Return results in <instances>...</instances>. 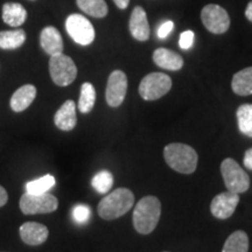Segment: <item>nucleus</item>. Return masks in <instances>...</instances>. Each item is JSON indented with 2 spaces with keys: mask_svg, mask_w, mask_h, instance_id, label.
Wrapping results in <instances>:
<instances>
[{
  "mask_svg": "<svg viewBox=\"0 0 252 252\" xmlns=\"http://www.w3.org/2000/svg\"><path fill=\"white\" fill-rule=\"evenodd\" d=\"M161 216V203L156 196H145L133 210L134 229L141 235H149L156 229Z\"/></svg>",
  "mask_w": 252,
  "mask_h": 252,
  "instance_id": "nucleus-1",
  "label": "nucleus"
},
{
  "mask_svg": "<svg viewBox=\"0 0 252 252\" xmlns=\"http://www.w3.org/2000/svg\"><path fill=\"white\" fill-rule=\"evenodd\" d=\"M134 195L130 189L118 188L106 195L98 204V215L103 220L119 219L133 207Z\"/></svg>",
  "mask_w": 252,
  "mask_h": 252,
  "instance_id": "nucleus-2",
  "label": "nucleus"
},
{
  "mask_svg": "<svg viewBox=\"0 0 252 252\" xmlns=\"http://www.w3.org/2000/svg\"><path fill=\"white\" fill-rule=\"evenodd\" d=\"M163 157L167 165L181 174H191L197 167V153L189 145L181 143L167 145L163 150Z\"/></svg>",
  "mask_w": 252,
  "mask_h": 252,
  "instance_id": "nucleus-3",
  "label": "nucleus"
},
{
  "mask_svg": "<svg viewBox=\"0 0 252 252\" xmlns=\"http://www.w3.org/2000/svg\"><path fill=\"white\" fill-rule=\"evenodd\" d=\"M224 185L229 191L236 194L245 193L250 187V179L245 171L231 158L224 159L220 163Z\"/></svg>",
  "mask_w": 252,
  "mask_h": 252,
  "instance_id": "nucleus-4",
  "label": "nucleus"
},
{
  "mask_svg": "<svg viewBox=\"0 0 252 252\" xmlns=\"http://www.w3.org/2000/svg\"><path fill=\"white\" fill-rule=\"evenodd\" d=\"M50 77L56 86L67 87L77 76V67L75 62L63 53L50 56L49 60Z\"/></svg>",
  "mask_w": 252,
  "mask_h": 252,
  "instance_id": "nucleus-5",
  "label": "nucleus"
},
{
  "mask_svg": "<svg viewBox=\"0 0 252 252\" xmlns=\"http://www.w3.org/2000/svg\"><path fill=\"white\" fill-rule=\"evenodd\" d=\"M172 88V80L162 72H151L139 84V94L145 100H157L168 93Z\"/></svg>",
  "mask_w": 252,
  "mask_h": 252,
  "instance_id": "nucleus-6",
  "label": "nucleus"
},
{
  "mask_svg": "<svg viewBox=\"0 0 252 252\" xmlns=\"http://www.w3.org/2000/svg\"><path fill=\"white\" fill-rule=\"evenodd\" d=\"M59 207V201L54 195L49 193L30 194L25 193L20 198V209L25 215L35 214H49L55 212Z\"/></svg>",
  "mask_w": 252,
  "mask_h": 252,
  "instance_id": "nucleus-7",
  "label": "nucleus"
},
{
  "mask_svg": "<svg viewBox=\"0 0 252 252\" xmlns=\"http://www.w3.org/2000/svg\"><path fill=\"white\" fill-rule=\"evenodd\" d=\"M65 30L75 42L81 46H89L94 40V28L86 17L71 14L65 20Z\"/></svg>",
  "mask_w": 252,
  "mask_h": 252,
  "instance_id": "nucleus-8",
  "label": "nucleus"
},
{
  "mask_svg": "<svg viewBox=\"0 0 252 252\" xmlns=\"http://www.w3.org/2000/svg\"><path fill=\"white\" fill-rule=\"evenodd\" d=\"M201 19L204 27L210 33L223 34L229 30L230 18L228 12L219 5H207L201 12Z\"/></svg>",
  "mask_w": 252,
  "mask_h": 252,
  "instance_id": "nucleus-9",
  "label": "nucleus"
},
{
  "mask_svg": "<svg viewBox=\"0 0 252 252\" xmlns=\"http://www.w3.org/2000/svg\"><path fill=\"white\" fill-rule=\"evenodd\" d=\"M127 91V77L122 70H115L109 76L106 86V102L111 108H118L124 102Z\"/></svg>",
  "mask_w": 252,
  "mask_h": 252,
  "instance_id": "nucleus-10",
  "label": "nucleus"
},
{
  "mask_svg": "<svg viewBox=\"0 0 252 252\" xmlns=\"http://www.w3.org/2000/svg\"><path fill=\"white\" fill-rule=\"evenodd\" d=\"M239 203V194L226 190L216 195L210 204V210L216 219L226 220L231 217Z\"/></svg>",
  "mask_w": 252,
  "mask_h": 252,
  "instance_id": "nucleus-11",
  "label": "nucleus"
},
{
  "mask_svg": "<svg viewBox=\"0 0 252 252\" xmlns=\"http://www.w3.org/2000/svg\"><path fill=\"white\" fill-rule=\"evenodd\" d=\"M19 232H20V237L23 239L24 243L32 245V247L45 243L49 235L48 228L46 225L36 222L24 223L20 226Z\"/></svg>",
  "mask_w": 252,
  "mask_h": 252,
  "instance_id": "nucleus-12",
  "label": "nucleus"
},
{
  "mask_svg": "<svg viewBox=\"0 0 252 252\" xmlns=\"http://www.w3.org/2000/svg\"><path fill=\"white\" fill-rule=\"evenodd\" d=\"M54 123L56 127L62 131L74 130L77 123L76 117V104L74 100H65L62 106L56 111L54 116Z\"/></svg>",
  "mask_w": 252,
  "mask_h": 252,
  "instance_id": "nucleus-13",
  "label": "nucleus"
},
{
  "mask_svg": "<svg viewBox=\"0 0 252 252\" xmlns=\"http://www.w3.org/2000/svg\"><path fill=\"white\" fill-rule=\"evenodd\" d=\"M131 35L138 41H146L150 37V25L147 21L146 12L143 7H134L130 19Z\"/></svg>",
  "mask_w": 252,
  "mask_h": 252,
  "instance_id": "nucleus-14",
  "label": "nucleus"
},
{
  "mask_svg": "<svg viewBox=\"0 0 252 252\" xmlns=\"http://www.w3.org/2000/svg\"><path fill=\"white\" fill-rule=\"evenodd\" d=\"M40 45L47 54L53 56L63 53V40L55 27H45L40 34Z\"/></svg>",
  "mask_w": 252,
  "mask_h": 252,
  "instance_id": "nucleus-15",
  "label": "nucleus"
},
{
  "mask_svg": "<svg viewBox=\"0 0 252 252\" xmlns=\"http://www.w3.org/2000/svg\"><path fill=\"white\" fill-rule=\"evenodd\" d=\"M153 61L158 67L166 70H180L184 67V59L178 53L166 48H158L153 53Z\"/></svg>",
  "mask_w": 252,
  "mask_h": 252,
  "instance_id": "nucleus-16",
  "label": "nucleus"
},
{
  "mask_svg": "<svg viewBox=\"0 0 252 252\" xmlns=\"http://www.w3.org/2000/svg\"><path fill=\"white\" fill-rule=\"evenodd\" d=\"M35 97L36 88L32 84H25L13 94L9 105L14 112H23L33 103Z\"/></svg>",
  "mask_w": 252,
  "mask_h": 252,
  "instance_id": "nucleus-17",
  "label": "nucleus"
},
{
  "mask_svg": "<svg viewBox=\"0 0 252 252\" xmlns=\"http://www.w3.org/2000/svg\"><path fill=\"white\" fill-rule=\"evenodd\" d=\"M27 19V12L18 2H7L2 6V20L12 27L21 26Z\"/></svg>",
  "mask_w": 252,
  "mask_h": 252,
  "instance_id": "nucleus-18",
  "label": "nucleus"
},
{
  "mask_svg": "<svg viewBox=\"0 0 252 252\" xmlns=\"http://www.w3.org/2000/svg\"><path fill=\"white\" fill-rule=\"evenodd\" d=\"M232 91L238 96H250L252 94V67L244 68L236 72L231 82Z\"/></svg>",
  "mask_w": 252,
  "mask_h": 252,
  "instance_id": "nucleus-19",
  "label": "nucleus"
},
{
  "mask_svg": "<svg viewBox=\"0 0 252 252\" xmlns=\"http://www.w3.org/2000/svg\"><path fill=\"white\" fill-rule=\"evenodd\" d=\"M249 237L247 232L237 230L229 236L223 245L222 252H248Z\"/></svg>",
  "mask_w": 252,
  "mask_h": 252,
  "instance_id": "nucleus-20",
  "label": "nucleus"
},
{
  "mask_svg": "<svg viewBox=\"0 0 252 252\" xmlns=\"http://www.w3.org/2000/svg\"><path fill=\"white\" fill-rule=\"evenodd\" d=\"M26 41V33L24 30L0 32V48L17 49Z\"/></svg>",
  "mask_w": 252,
  "mask_h": 252,
  "instance_id": "nucleus-21",
  "label": "nucleus"
},
{
  "mask_svg": "<svg viewBox=\"0 0 252 252\" xmlns=\"http://www.w3.org/2000/svg\"><path fill=\"white\" fill-rule=\"evenodd\" d=\"M77 6L84 13L94 18H104L108 14L105 0H76Z\"/></svg>",
  "mask_w": 252,
  "mask_h": 252,
  "instance_id": "nucleus-22",
  "label": "nucleus"
},
{
  "mask_svg": "<svg viewBox=\"0 0 252 252\" xmlns=\"http://www.w3.org/2000/svg\"><path fill=\"white\" fill-rule=\"evenodd\" d=\"M96 102V90L89 82L82 84L80 100H78V110L82 113H89L94 109Z\"/></svg>",
  "mask_w": 252,
  "mask_h": 252,
  "instance_id": "nucleus-23",
  "label": "nucleus"
},
{
  "mask_svg": "<svg viewBox=\"0 0 252 252\" xmlns=\"http://www.w3.org/2000/svg\"><path fill=\"white\" fill-rule=\"evenodd\" d=\"M238 128L247 137L252 138V104H243L237 109Z\"/></svg>",
  "mask_w": 252,
  "mask_h": 252,
  "instance_id": "nucleus-24",
  "label": "nucleus"
},
{
  "mask_svg": "<svg viewBox=\"0 0 252 252\" xmlns=\"http://www.w3.org/2000/svg\"><path fill=\"white\" fill-rule=\"evenodd\" d=\"M55 178L53 175L47 174L41 176L39 179L30 181L26 184V193L30 194H43L48 193L49 189L55 186Z\"/></svg>",
  "mask_w": 252,
  "mask_h": 252,
  "instance_id": "nucleus-25",
  "label": "nucleus"
},
{
  "mask_svg": "<svg viewBox=\"0 0 252 252\" xmlns=\"http://www.w3.org/2000/svg\"><path fill=\"white\" fill-rule=\"evenodd\" d=\"M91 185L99 194H108L113 186V175L109 171H100L94 176Z\"/></svg>",
  "mask_w": 252,
  "mask_h": 252,
  "instance_id": "nucleus-26",
  "label": "nucleus"
},
{
  "mask_svg": "<svg viewBox=\"0 0 252 252\" xmlns=\"http://www.w3.org/2000/svg\"><path fill=\"white\" fill-rule=\"evenodd\" d=\"M91 217L90 208L86 204H77L72 209V219L78 224H86Z\"/></svg>",
  "mask_w": 252,
  "mask_h": 252,
  "instance_id": "nucleus-27",
  "label": "nucleus"
},
{
  "mask_svg": "<svg viewBox=\"0 0 252 252\" xmlns=\"http://www.w3.org/2000/svg\"><path fill=\"white\" fill-rule=\"evenodd\" d=\"M194 32L191 31H186L180 35V40H179V46L181 47L182 49L187 50L189 48H191L194 43Z\"/></svg>",
  "mask_w": 252,
  "mask_h": 252,
  "instance_id": "nucleus-28",
  "label": "nucleus"
},
{
  "mask_svg": "<svg viewBox=\"0 0 252 252\" xmlns=\"http://www.w3.org/2000/svg\"><path fill=\"white\" fill-rule=\"evenodd\" d=\"M173 27H174L173 21H166V23H163L161 26L158 28V36H159L160 39H166V37L171 34Z\"/></svg>",
  "mask_w": 252,
  "mask_h": 252,
  "instance_id": "nucleus-29",
  "label": "nucleus"
},
{
  "mask_svg": "<svg viewBox=\"0 0 252 252\" xmlns=\"http://www.w3.org/2000/svg\"><path fill=\"white\" fill-rule=\"evenodd\" d=\"M244 166L252 171V149H249L244 154Z\"/></svg>",
  "mask_w": 252,
  "mask_h": 252,
  "instance_id": "nucleus-30",
  "label": "nucleus"
},
{
  "mask_svg": "<svg viewBox=\"0 0 252 252\" xmlns=\"http://www.w3.org/2000/svg\"><path fill=\"white\" fill-rule=\"evenodd\" d=\"M7 200H8L7 191H6V189L2 187V186H0V207L5 206V204L7 203Z\"/></svg>",
  "mask_w": 252,
  "mask_h": 252,
  "instance_id": "nucleus-31",
  "label": "nucleus"
},
{
  "mask_svg": "<svg viewBox=\"0 0 252 252\" xmlns=\"http://www.w3.org/2000/svg\"><path fill=\"white\" fill-rule=\"evenodd\" d=\"M113 1L117 5V7L121 9H125L128 6V4H130V0H113Z\"/></svg>",
  "mask_w": 252,
  "mask_h": 252,
  "instance_id": "nucleus-32",
  "label": "nucleus"
},
{
  "mask_svg": "<svg viewBox=\"0 0 252 252\" xmlns=\"http://www.w3.org/2000/svg\"><path fill=\"white\" fill-rule=\"evenodd\" d=\"M245 17L248 18V20H250L252 23V0L249 2L247 6V9H245Z\"/></svg>",
  "mask_w": 252,
  "mask_h": 252,
  "instance_id": "nucleus-33",
  "label": "nucleus"
}]
</instances>
